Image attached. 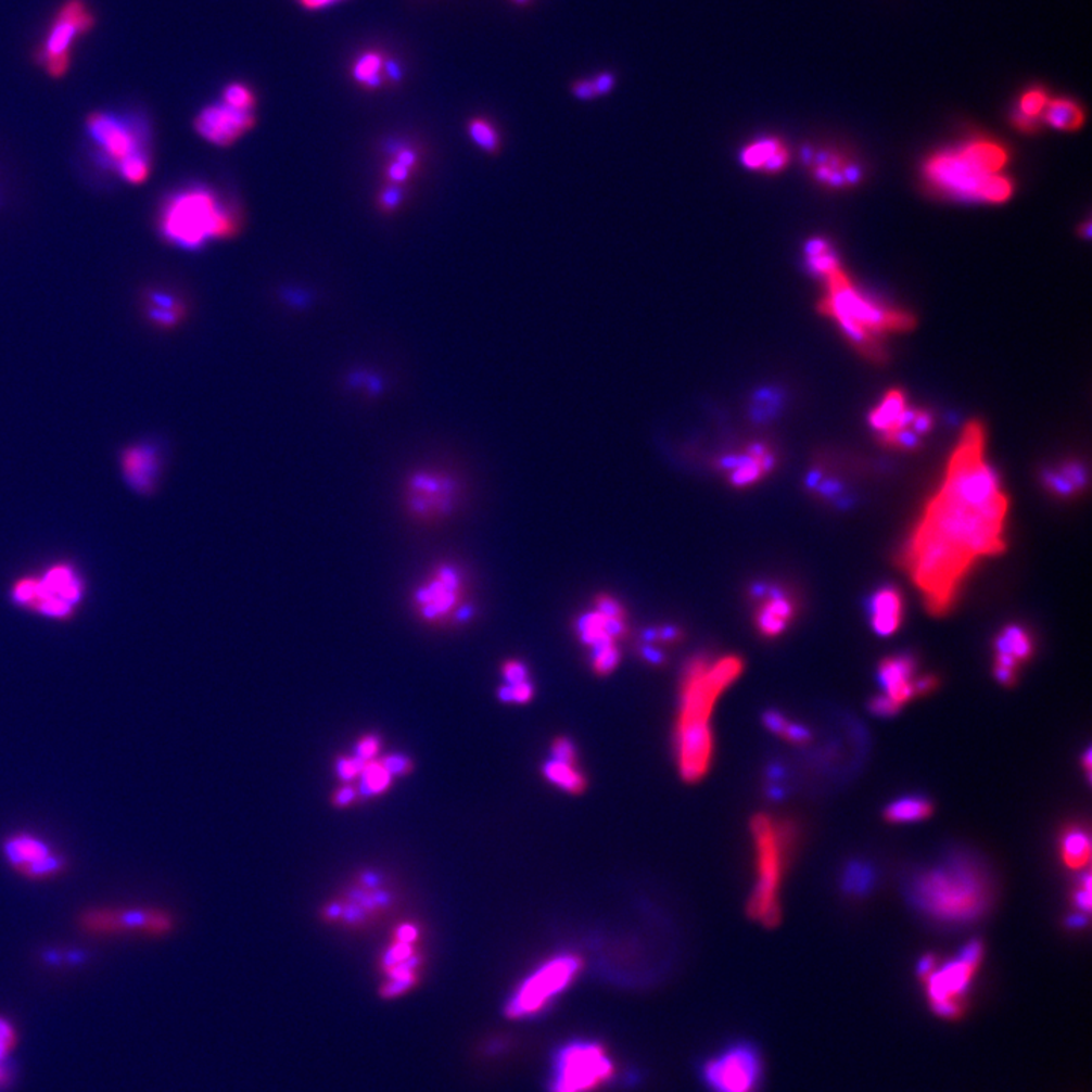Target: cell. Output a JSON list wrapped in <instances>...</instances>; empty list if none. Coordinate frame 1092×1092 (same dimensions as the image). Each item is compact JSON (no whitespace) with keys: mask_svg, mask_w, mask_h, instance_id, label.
<instances>
[{"mask_svg":"<svg viewBox=\"0 0 1092 1092\" xmlns=\"http://www.w3.org/2000/svg\"><path fill=\"white\" fill-rule=\"evenodd\" d=\"M1061 849H1063V859L1068 868L1080 869L1090 862L1091 842L1082 830L1068 831L1064 836Z\"/></svg>","mask_w":1092,"mask_h":1092,"instance_id":"obj_38","label":"cell"},{"mask_svg":"<svg viewBox=\"0 0 1092 1092\" xmlns=\"http://www.w3.org/2000/svg\"><path fill=\"white\" fill-rule=\"evenodd\" d=\"M914 408H909L903 392L889 391L884 401L869 415V423L874 430L880 433L881 439L888 446L896 445L897 439L904 431L912 430L914 421ZM922 437V436H919Z\"/></svg>","mask_w":1092,"mask_h":1092,"instance_id":"obj_25","label":"cell"},{"mask_svg":"<svg viewBox=\"0 0 1092 1092\" xmlns=\"http://www.w3.org/2000/svg\"><path fill=\"white\" fill-rule=\"evenodd\" d=\"M916 662L912 656L886 657L878 666V680L891 700L900 706L915 698Z\"/></svg>","mask_w":1092,"mask_h":1092,"instance_id":"obj_27","label":"cell"},{"mask_svg":"<svg viewBox=\"0 0 1092 1092\" xmlns=\"http://www.w3.org/2000/svg\"><path fill=\"white\" fill-rule=\"evenodd\" d=\"M122 481L132 494L151 495L163 472V450L155 442L131 443L118 456Z\"/></svg>","mask_w":1092,"mask_h":1092,"instance_id":"obj_20","label":"cell"},{"mask_svg":"<svg viewBox=\"0 0 1092 1092\" xmlns=\"http://www.w3.org/2000/svg\"><path fill=\"white\" fill-rule=\"evenodd\" d=\"M751 595L758 599L754 610L755 630L767 639L783 635L796 618V599L783 587L763 583H754Z\"/></svg>","mask_w":1092,"mask_h":1092,"instance_id":"obj_22","label":"cell"},{"mask_svg":"<svg viewBox=\"0 0 1092 1092\" xmlns=\"http://www.w3.org/2000/svg\"><path fill=\"white\" fill-rule=\"evenodd\" d=\"M683 639V630L675 625H657L650 630H645L643 644L648 645H672L678 644Z\"/></svg>","mask_w":1092,"mask_h":1092,"instance_id":"obj_44","label":"cell"},{"mask_svg":"<svg viewBox=\"0 0 1092 1092\" xmlns=\"http://www.w3.org/2000/svg\"><path fill=\"white\" fill-rule=\"evenodd\" d=\"M297 2H300L304 8H307V10L318 11L323 10V8L334 5V3H339L340 0H297Z\"/></svg>","mask_w":1092,"mask_h":1092,"instance_id":"obj_61","label":"cell"},{"mask_svg":"<svg viewBox=\"0 0 1092 1092\" xmlns=\"http://www.w3.org/2000/svg\"><path fill=\"white\" fill-rule=\"evenodd\" d=\"M11 1050L5 1047V1045L0 1042V1061H5L7 1056L10 1055Z\"/></svg>","mask_w":1092,"mask_h":1092,"instance_id":"obj_62","label":"cell"},{"mask_svg":"<svg viewBox=\"0 0 1092 1092\" xmlns=\"http://www.w3.org/2000/svg\"><path fill=\"white\" fill-rule=\"evenodd\" d=\"M1042 120L1047 122L1053 128L1061 131H1078L1085 122L1083 111L1070 99H1053L1049 101L1042 113Z\"/></svg>","mask_w":1092,"mask_h":1092,"instance_id":"obj_34","label":"cell"},{"mask_svg":"<svg viewBox=\"0 0 1092 1092\" xmlns=\"http://www.w3.org/2000/svg\"><path fill=\"white\" fill-rule=\"evenodd\" d=\"M0 1042L13 1052L15 1045V1030L8 1019L0 1017Z\"/></svg>","mask_w":1092,"mask_h":1092,"instance_id":"obj_56","label":"cell"},{"mask_svg":"<svg viewBox=\"0 0 1092 1092\" xmlns=\"http://www.w3.org/2000/svg\"><path fill=\"white\" fill-rule=\"evenodd\" d=\"M513 2L519 3V5H525V3L529 2V0H513Z\"/></svg>","mask_w":1092,"mask_h":1092,"instance_id":"obj_63","label":"cell"},{"mask_svg":"<svg viewBox=\"0 0 1092 1092\" xmlns=\"http://www.w3.org/2000/svg\"><path fill=\"white\" fill-rule=\"evenodd\" d=\"M388 63L383 53L378 51L363 52L353 64V78L368 89H378L383 86L388 76Z\"/></svg>","mask_w":1092,"mask_h":1092,"instance_id":"obj_32","label":"cell"},{"mask_svg":"<svg viewBox=\"0 0 1092 1092\" xmlns=\"http://www.w3.org/2000/svg\"><path fill=\"white\" fill-rule=\"evenodd\" d=\"M931 813L934 805L929 800L923 797H907L889 804L885 811V818L893 824L918 823L929 818Z\"/></svg>","mask_w":1092,"mask_h":1092,"instance_id":"obj_35","label":"cell"},{"mask_svg":"<svg viewBox=\"0 0 1092 1092\" xmlns=\"http://www.w3.org/2000/svg\"><path fill=\"white\" fill-rule=\"evenodd\" d=\"M1042 479L1044 486L1061 498L1078 495L1087 486V471L1079 461H1067L1055 469H1049Z\"/></svg>","mask_w":1092,"mask_h":1092,"instance_id":"obj_31","label":"cell"},{"mask_svg":"<svg viewBox=\"0 0 1092 1092\" xmlns=\"http://www.w3.org/2000/svg\"><path fill=\"white\" fill-rule=\"evenodd\" d=\"M614 1064L605 1045L574 1040L554 1053L548 1076L549 1092H595L613 1079Z\"/></svg>","mask_w":1092,"mask_h":1092,"instance_id":"obj_11","label":"cell"},{"mask_svg":"<svg viewBox=\"0 0 1092 1092\" xmlns=\"http://www.w3.org/2000/svg\"><path fill=\"white\" fill-rule=\"evenodd\" d=\"M900 709L899 702L891 700L888 695H880L869 702V710L877 716H893L899 713Z\"/></svg>","mask_w":1092,"mask_h":1092,"instance_id":"obj_51","label":"cell"},{"mask_svg":"<svg viewBox=\"0 0 1092 1092\" xmlns=\"http://www.w3.org/2000/svg\"><path fill=\"white\" fill-rule=\"evenodd\" d=\"M911 899L937 922L968 923L988 911L992 886L982 866L961 856L916 876Z\"/></svg>","mask_w":1092,"mask_h":1092,"instance_id":"obj_3","label":"cell"},{"mask_svg":"<svg viewBox=\"0 0 1092 1092\" xmlns=\"http://www.w3.org/2000/svg\"><path fill=\"white\" fill-rule=\"evenodd\" d=\"M14 1070L13 1065L8 1064L7 1061H0V1092L8 1090L13 1083Z\"/></svg>","mask_w":1092,"mask_h":1092,"instance_id":"obj_58","label":"cell"},{"mask_svg":"<svg viewBox=\"0 0 1092 1092\" xmlns=\"http://www.w3.org/2000/svg\"><path fill=\"white\" fill-rule=\"evenodd\" d=\"M763 724L771 733L777 735L778 738L788 740L790 744H797V746H803L811 740L812 735L808 728L803 725L792 723L788 718L782 715L777 710H767L765 715H763Z\"/></svg>","mask_w":1092,"mask_h":1092,"instance_id":"obj_37","label":"cell"},{"mask_svg":"<svg viewBox=\"0 0 1092 1092\" xmlns=\"http://www.w3.org/2000/svg\"><path fill=\"white\" fill-rule=\"evenodd\" d=\"M460 499V486L449 473L441 471L415 472L407 480V509L421 521H439L449 517Z\"/></svg>","mask_w":1092,"mask_h":1092,"instance_id":"obj_17","label":"cell"},{"mask_svg":"<svg viewBox=\"0 0 1092 1092\" xmlns=\"http://www.w3.org/2000/svg\"><path fill=\"white\" fill-rule=\"evenodd\" d=\"M534 693H536V687H534L533 680L529 682L513 683V685H503L498 687V698L499 701L506 702V704L513 706H524L533 701Z\"/></svg>","mask_w":1092,"mask_h":1092,"instance_id":"obj_41","label":"cell"},{"mask_svg":"<svg viewBox=\"0 0 1092 1092\" xmlns=\"http://www.w3.org/2000/svg\"><path fill=\"white\" fill-rule=\"evenodd\" d=\"M383 761L395 777H407L414 773V761L406 754L391 753L383 755Z\"/></svg>","mask_w":1092,"mask_h":1092,"instance_id":"obj_50","label":"cell"},{"mask_svg":"<svg viewBox=\"0 0 1092 1092\" xmlns=\"http://www.w3.org/2000/svg\"><path fill=\"white\" fill-rule=\"evenodd\" d=\"M751 835L758 877L753 893L748 900L747 912L754 922L762 923L765 927H775L780 923L778 891L793 830L788 823H780L766 813H759L751 821Z\"/></svg>","mask_w":1092,"mask_h":1092,"instance_id":"obj_6","label":"cell"},{"mask_svg":"<svg viewBox=\"0 0 1092 1092\" xmlns=\"http://www.w3.org/2000/svg\"><path fill=\"white\" fill-rule=\"evenodd\" d=\"M762 1076L761 1053L748 1042L728 1045L702 1065V1080L712 1092H758Z\"/></svg>","mask_w":1092,"mask_h":1092,"instance_id":"obj_15","label":"cell"},{"mask_svg":"<svg viewBox=\"0 0 1092 1092\" xmlns=\"http://www.w3.org/2000/svg\"><path fill=\"white\" fill-rule=\"evenodd\" d=\"M501 678L504 685H513V683L529 682L532 680V674H530L524 660L511 657V659L504 660L501 664Z\"/></svg>","mask_w":1092,"mask_h":1092,"instance_id":"obj_47","label":"cell"},{"mask_svg":"<svg viewBox=\"0 0 1092 1092\" xmlns=\"http://www.w3.org/2000/svg\"><path fill=\"white\" fill-rule=\"evenodd\" d=\"M160 217L163 236L185 250H198L209 240L227 239L237 231L234 213L204 187L174 194Z\"/></svg>","mask_w":1092,"mask_h":1092,"instance_id":"obj_5","label":"cell"},{"mask_svg":"<svg viewBox=\"0 0 1092 1092\" xmlns=\"http://www.w3.org/2000/svg\"><path fill=\"white\" fill-rule=\"evenodd\" d=\"M935 968H937V957L935 956L923 957L922 962H919L918 965V975L919 977H922V979H926V977L929 976Z\"/></svg>","mask_w":1092,"mask_h":1092,"instance_id":"obj_60","label":"cell"},{"mask_svg":"<svg viewBox=\"0 0 1092 1092\" xmlns=\"http://www.w3.org/2000/svg\"><path fill=\"white\" fill-rule=\"evenodd\" d=\"M224 102L231 109L242 111H254L255 97L250 87L244 84H229L224 90Z\"/></svg>","mask_w":1092,"mask_h":1092,"instance_id":"obj_42","label":"cell"},{"mask_svg":"<svg viewBox=\"0 0 1092 1092\" xmlns=\"http://www.w3.org/2000/svg\"><path fill=\"white\" fill-rule=\"evenodd\" d=\"M381 748H383V739L376 733H366L355 742L354 755H357L363 762L373 761V759L380 758Z\"/></svg>","mask_w":1092,"mask_h":1092,"instance_id":"obj_45","label":"cell"},{"mask_svg":"<svg viewBox=\"0 0 1092 1092\" xmlns=\"http://www.w3.org/2000/svg\"><path fill=\"white\" fill-rule=\"evenodd\" d=\"M393 901L395 896L376 873H361L350 889L323 904L320 918L347 929H366L391 912Z\"/></svg>","mask_w":1092,"mask_h":1092,"instance_id":"obj_13","label":"cell"},{"mask_svg":"<svg viewBox=\"0 0 1092 1092\" xmlns=\"http://www.w3.org/2000/svg\"><path fill=\"white\" fill-rule=\"evenodd\" d=\"M595 89H597L598 98L606 97L610 91L617 86V76L612 72H601L597 76H594Z\"/></svg>","mask_w":1092,"mask_h":1092,"instance_id":"obj_53","label":"cell"},{"mask_svg":"<svg viewBox=\"0 0 1092 1092\" xmlns=\"http://www.w3.org/2000/svg\"><path fill=\"white\" fill-rule=\"evenodd\" d=\"M87 583L68 561L49 564L40 574L23 575L8 591L11 605L51 621H67L84 605Z\"/></svg>","mask_w":1092,"mask_h":1092,"instance_id":"obj_7","label":"cell"},{"mask_svg":"<svg viewBox=\"0 0 1092 1092\" xmlns=\"http://www.w3.org/2000/svg\"><path fill=\"white\" fill-rule=\"evenodd\" d=\"M983 947L980 942H969L957 960L950 961L942 968H935L926 977L927 994L931 1007L944 1018L960 1017L962 999L967 994L969 982L982 962Z\"/></svg>","mask_w":1092,"mask_h":1092,"instance_id":"obj_16","label":"cell"},{"mask_svg":"<svg viewBox=\"0 0 1092 1092\" xmlns=\"http://www.w3.org/2000/svg\"><path fill=\"white\" fill-rule=\"evenodd\" d=\"M395 778V775L385 765L383 755L373 759V761L365 762L360 777H358V780H360L358 790H360L361 798L383 796L384 792H388L392 788Z\"/></svg>","mask_w":1092,"mask_h":1092,"instance_id":"obj_33","label":"cell"},{"mask_svg":"<svg viewBox=\"0 0 1092 1092\" xmlns=\"http://www.w3.org/2000/svg\"><path fill=\"white\" fill-rule=\"evenodd\" d=\"M87 129L101 149L102 158L116 169L129 156L147 152L144 122L114 113H98L89 118Z\"/></svg>","mask_w":1092,"mask_h":1092,"instance_id":"obj_18","label":"cell"},{"mask_svg":"<svg viewBox=\"0 0 1092 1092\" xmlns=\"http://www.w3.org/2000/svg\"><path fill=\"white\" fill-rule=\"evenodd\" d=\"M903 597L896 587H881L874 594L872 601V624L874 632L880 636H891L900 628L903 621Z\"/></svg>","mask_w":1092,"mask_h":1092,"instance_id":"obj_29","label":"cell"},{"mask_svg":"<svg viewBox=\"0 0 1092 1092\" xmlns=\"http://www.w3.org/2000/svg\"><path fill=\"white\" fill-rule=\"evenodd\" d=\"M542 775L549 785L569 796H580L587 789V777L580 766V759L571 761L549 755L542 765Z\"/></svg>","mask_w":1092,"mask_h":1092,"instance_id":"obj_30","label":"cell"},{"mask_svg":"<svg viewBox=\"0 0 1092 1092\" xmlns=\"http://www.w3.org/2000/svg\"><path fill=\"white\" fill-rule=\"evenodd\" d=\"M583 957L576 953L561 952L542 962L511 992L506 1003L507 1017L530 1019L546 1010L583 972Z\"/></svg>","mask_w":1092,"mask_h":1092,"instance_id":"obj_10","label":"cell"},{"mask_svg":"<svg viewBox=\"0 0 1092 1092\" xmlns=\"http://www.w3.org/2000/svg\"><path fill=\"white\" fill-rule=\"evenodd\" d=\"M3 861L11 872L28 881L55 880L67 872V859L48 838L29 830H17L0 843Z\"/></svg>","mask_w":1092,"mask_h":1092,"instance_id":"obj_14","label":"cell"},{"mask_svg":"<svg viewBox=\"0 0 1092 1092\" xmlns=\"http://www.w3.org/2000/svg\"><path fill=\"white\" fill-rule=\"evenodd\" d=\"M924 177L938 192L989 204H1003L1014 193L1011 179L1002 174H989L967 144L931 156L924 166Z\"/></svg>","mask_w":1092,"mask_h":1092,"instance_id":"obj_8","label":"cell"},{"mask_svg":"<svg viewBox=\"0 0 1092 1092\" xmlns=\"http://www.w3.org/2000/svg\"><path fill=\"white\" fill-rule=\"evenodd\" d=\"M468 134L481 151L488 155H496L503 148L501 132L496 128L494 122L487 117H473L468 124Z\"/></svg>","mask_w":1092,"mask_h":1092,"instance_id":"obj_36","label":"cell"},{"mask_svg":"<svg viewBox=\"0 0 1092 1092\" xmlns=\"http://www.w3.org/2000/svg\"><path fill=\"white\" fill-rule=\"evenodd\" d=\"M401 200H403V193L396 189H389L388 192L383 193L381 196V204L388 209H393L398 207Z\"/></svg>","mask_w":1092,"mask_h":1092,"instance_id":"obj_59","label":"cell"},{"mask_svg":"<svg viewBox=\"0 0 1092 1092\" xmlns=\"http://www.w3.org/2000/svg\"><path fill=\"white\" fill-rule=\"evenodd\" d=\"M628 620L607 617L595 607L580 614L575 620V635L587 650L601 647V645L620 644L628 636Z\"/></svg>","mask_w":1092,"mask_h":1092,"instance_id":"obj_26","label":"cell"},{"mask_svg":"<svg viewBox=\"0 0 1092 1092\" xmlns=\"http://www.w3.org/2000/svg\"><path fill=\"white\" fill-rule=\"evenodd\" d=\"M1007 509L1002 483L985 456L983 427L969 422L904 551V564L931 613L952 607L977 561L1003 551Z\"/></svg>","mask_w":1092,"mask_h":1092,"instance_id":"obj_1","label":"cell"},{"mask_svg":"<svg viewBox=\"0 0 1092 1092\" xmlns=\"http://www.w3.org/2000/svg\"><path fill=\"white\" fill-rule=\"evenodd\" d=\"M255 125L254 111L231 109L221 102L207 106L198 114L194 129L208 143L231 147Z\"/></svg>","mask_w":1092,"mask_h":1092,"instance_id":"obj_23","label":"cell"},{"mask_svg":"<svg viewBox=\"0 0 1092 1092\" xmlns=\"http://www.w3.org/2000/svg\"><path fill=\"white\" fill-rule=\"evenodd\" d=\"M468 597V580L464 569L453 563H442L415 591L414 606L419 618L429 624H464L473 617V607L469 605Z\"/></svg>","mask_w":1092,"mask_h":1092,"instance_id":"obj_12","label":"cell"},{"mask_svg":"<svg viewBox=\"0 0 1092 1092\" xmlns=\"http://www.w3.org/2000/svg\"><path fill=\"white\" fill-rule=\"evenodd\" d=\"M117 170L125 181L132 182V185L143 182L151 172V160H149L148 152L129 156L124 163L118 164Z\"/></svg>","mask_w":1092,"mask_h":1092,"instance_id":"obj_40","label":"cell"},{"mask_svg":"<svg viewBox=\"0 0 1092 1092\" xmlns=\"http://www.w3.org/2000/svg\"><path fill=\"white\" fill-rule=\"evenodd\" d=\"M1082 886H1083V888H1080L1079 891L1076 892V896H1075L1076 904H1078V907L1080 909V911L1090 912V909H1091V877L1090 876L1085 877V884H1083Z\"/></svg>","mask_w":1092,"mask_h":1092,"instance_id":"obj_55","label":"cell"},{"mask_svg":"<svg viewBox=\"0 0 1092 1092\" xmlns=\"http://www.w3.org/2000/svg\"><path fill=\"white\" fill-rule=\"evenodd\" d=\"M594 607L607 617L618 618V620H628L627 610L624 605L610 594H598L594 598Z\"/></svg>","mask_w":1092,"mask_h":1092,"instance_id":"obj_48","label":"cell"},{"mask_svg":"<svg viewBox=\"0 0 1092 1092\" xmlns=\"http://www.w3.org/2000/svg\"><path fill=\"white\" fill-rule=\"evenodd\" d=\"M1033 655V640L1019 625H1007L995 639V678L1004 686L1014 685L1018 666Z\"/></svg>","mask_w":1092,"mask_h":1092,"instance_id":"obj_24","label":"cell"},{"mask_svg":"<svg viewBox=\"0 0 1092 1092\" xmlns=\"http://www.w3.org/2000/svg\"><path fill=\"white\" fill-rule=\"evenodd\" d=\"M1040 118L1027 117L1025 114L1018 113V111L1014 114V124L1025 132H1037L1038 128H1040Z\"/></svg>","mask_w":1092,"mask_h":1092,"instance_id":"obj_57","label":"cell"},{"mask_svg":"<svg viewBox=\"0 0 1092 1092\" xmlns=\"http://www.w3.org/2000/svg\"><path fill=\"white\" fill-rule=\"evenodd\" d=\"M938 687V678L935 675H923V677L915 678L914 690L915 697L919 695H926L934 693Z\"/></svg>","mask_w":1092,"mask_h":1092,"instance_id":"obj_54","label":"cell"},{"mask_svg":"<svg viewBox=\"0 0 1092 1092\" xmlns=\"http://www.w3.org/2000/svg\"><path fill=\"white\" fill-rule=\"evenodd\" d=\"M360 798L361 793L358 790V786L353 785V783H342L331 793V804L338 809H347L357 803Z\"/></svg>","mask_w":1092,"mask_h":1092,"instance_id":"obj_49","label":"cell"},{"mask_svg":"<svg viewBox=\"0 0 1092 1092\" xmlns=\"http://www.w3.org/2000/svg\"><path fill=\"white\" fill-rule=\"evenodd\" d=\"M827 280L830 295L821 301L820 310L830 316L847 332L851 342L873 360L884 357L877 338L884 332L909 331L915 320L907 313L884 308L859 295L838 259L820 272Z\"/></svg>","mask_w":1092,"mask_h":1092,"instance_id":"obj_4","label":"cell"},{"mask_svg":"<svg viewBox=\"0 0 1092 1092\" xmlns=\"http://www.w3.org/2000/svg\"><path fill=\"white\" fill-rule=\"evenodd\" d=\"M571 91L580 101H592V99L598 98L597 89H595L594 79L592 78L579 79V81L572 84Z\"/></svg>","mask_w":1092,"mask_h":1092,"instance_id":"obj_52","label":"cell"},{"mask_svg":"<svg viewBox=\"0 0 1092 1092\" xmlns=\"http://www.w3.org/2000/svg\"><path fill=\"white\" fill-rule=\"evenodd\" d=\"M742 671L738 656H694L683 666L674 727L675 765L683 782L700 783L712 770L716 751L713 713Z\"/></svg>","mask_w":1092,"mask_h":1092,"instance_id":"obj_2","label":"cell"},{"mask_svg":"<svg viewBox=\"0 0 1092 1092\" xmlns=\"http://www.w3.org/2000/svg\"><path fill=\"white\" fill-rule=\"evenodd\" d=\"M621 657L620 644H607L601 645V647L592 648L589 650L592 671L599 675V677H606V675H610L617 671V668H620Z\"/></svg>","mask_w":1092,"mask_h":1092,"instance_id":"obj_39","label":"cell"},{"mask_svg":"<svg viewBox=\"0 0 1092 1092\" xmlns=\"http://www.w3.org/2000/svg\"><path fill=\"white\" fill-rule=\"evenodd\" d=\"M733 487L746 488L761 483L777 466V456L767 443H747L736 453L725 454L716 461Z\"/></svg>","mask_w":1092,"mask_h":1092,"instance_id":"obj_21","label":"cell"},{"mask_svg":"<svg viewBox=\"0 0 1092 1092\" xmlns=\"http://www.w3.org/2000/svg\"><path fill=\"white\" fill-rule=\"evenodd\" d=\"M739 160L748 170L778 174L788 166L789 151L777 137H762L746 144Z\"/></svg>","mask_w":1092,"mask_h":1092,"instance_id":"obj_28","label":"cell"},{"mask_svg":"<svg viewBox=\"0 0 1092 1092\" xmlns=\"http://www.w3.org/2000/svg\"><path fill=\"white\" fill-rule=\"evenodd\" d=\"M363 765L365 762L360 761L357 755L342 754L335 759L334 770L342 783H353L360 777Z\"/></svg>","mask_w":1092,"mask_h":1092,"instance_id":"obj_46","label":"cell"},{"mask_svg":"<svg viewBox=\"0 0 1092 1092\" xmlns=\"http://www.w3.org/2000/svg\"><path fill=\"white\" fill-rule=\"evenodd\" d=\"M93 18L86 3L72 0L61 8L38 53V60L49 74L61 75L66 72L76 41L87 33Z\"/></svg>","mask_w":1092,"mask_h":1092,"instance_id":"obj_19","label":"cell"},{"mask_svg":"<svg viewBox=\"0 0 1092 1092\" xmlns=\"http://www.w3.org/2000/svg\"><path fill=\"white\" fill-rule=\"evenodd\" d=\"M82 935L97 939H162L177 929V918L167 909L134 904H97L76 915Z\"/></svg>","mask_w":1092,"mask_h":1092,"instance_id":"obj_9","label":"cell"},{"mask_svg":"<svg viewBox=\"0 0 1092 1092\" xmlns=\"http://www.w3.org/2000/svg\"><path fill=\"white\" fill-rule=\"evenodd\" d=\"M1049 97L1042 89H1030L1019 99L1018 113L1027 117L1040 118L1049 104ZM1041 120V118H1040Z\"/></svg>","mask_w":1092,"mask_h":1092,"instance_id":"obj_43","label":"cell"}]
</instances>
